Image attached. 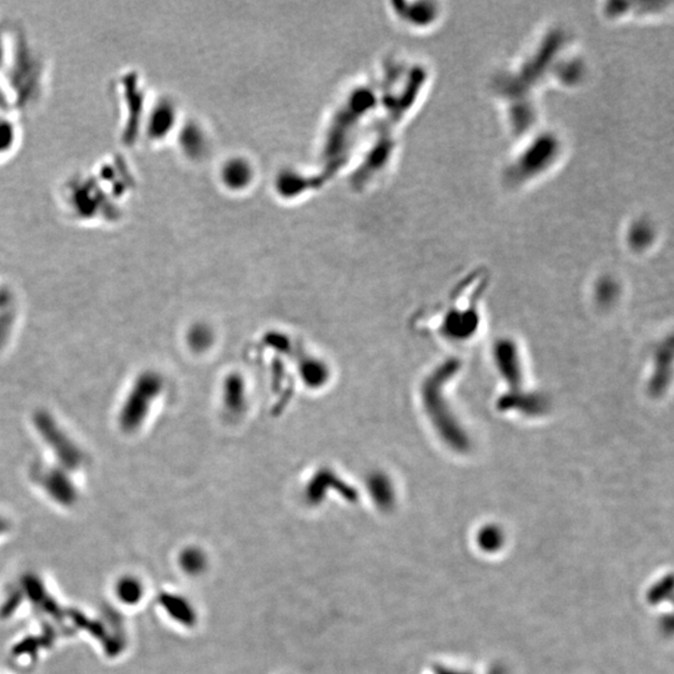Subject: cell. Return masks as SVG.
Instances as JSON below:
<instances>
[{
	"label": "cell",
	"mask_w": 674,
	"mask_h": 674,
	"mask_svg": "<svg viewBox=\"0 0 674 674\" xmlns=\"http://www.w3.org/2000/svg\"><path fill=\"white\" fill-rule=\"evenodd\" d=\"M505 534L498 528V526H486L481 528L476 536V544L479 551L486 555H496L498 552L502 551L503 546H505Z\"/></svg>",
	"instance_id": "3"
},
{
	"label": "cell",
	"mask_w": 674,
	"mask_h": 674,
	"mask_svg": "<svg viewBox=\"0 0 674 674\" xmlns=\"http://www.w3.org/2000/svg\"><path fill=\"white\" fill-rule=\"evenodd\" d=\"M111 596L119 606L135 608L140 606L147 596L146 582L139 574L123 572L111 584Z\"/></svg>",
	"instance_id": "1"
},
{
	"label": "cell",
	"mask_w": 674,
	"mask_h": 674,
	"mask_svg": "<svg viewBox=\"0 0 674 674\" xmlns=\"http://www.w3.org/2000/svg\"><path fill=\"white\" fill-rule=\"evenodd\" d=\"M160 604L161 608L166 611V613L176 622L185 624V626L194 622L195 613L186 598L177 596V594L163 593L160 597Z\"/></svg>",
	"instance_id": "2"
},
{
	"label": "cell",
	"mask_w": 674,
	"mask_h": 674,
	"mask_svg": "<svg viewBox=\"0 0 674 674\" xmlns=\"http://www.w3.org/2000/svg\"><path fill=\"white\" fill-rule=\"evenodd\" d=\"M8 529L9 527H8V525H6V522L2 521V519H0V538L5 537V536L8 534Z\"/></svg>",
	"instance_id": "5"
},
{
	"label": "cell",
	"mask_w": 674,
	"mask_h": 674,
	"mask_svg": "<svg viewBox=\"0 0 674 674\" xmlns=\"http://www.w3.org/2000/svg\"><path fill=\"white\" fill-rule=\"evenodd\" d=\"M205 555L203 551L196 550V548H186L182 551L179 555V565L183 572L187 574H202L204 568H205Z\"/></svg>",
	"instance_id": "4"
}]
</instances>
